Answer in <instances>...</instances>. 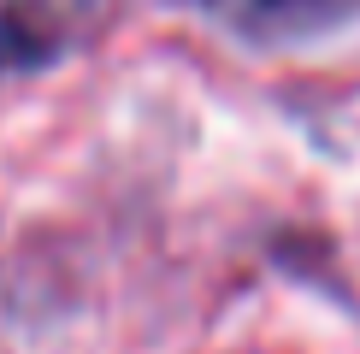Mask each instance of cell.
<instances>
[{"mask_svg":"<svg viewBox=\"0 0 360 354\" xmlns=\"http://www.w3.org/2000/svg\"><path fill=\"white\" fill-rule=\"evenodd\" d=\"M195 6L243 41H307L349 24L360 0H195Z\"/></svg>","mask_w":360,"mask_h":354,"instance_id":"cell-1","label":"cell"},{"mask_svg":"<svg viewBox=\"0 0 360 354\" xmlns=\"http://www.w3.org/2000/svg\"><path fill=\"white\" fill-rule=\"evenodd\" d=\"M95 0H0V65H41L83 36Z\"/></svg>","mask_w":360,"mask_h":354,"instance_id":"cell-2","label":"cell"}]
</instances>
